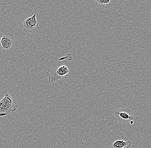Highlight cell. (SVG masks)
<instances>
[{
  "label": "cell",
  "instance_id": "6da1fadb",
  "mask_svg": "<svg viewBox=\"0 0 151 148\" xmlns=\"http://www.w3.org/2000/svg\"><path fill=\"white\" fill-rule=\"evenodd\" d=\"M112 114L118 122L123 124H128L132 121L137 119L132 108H117L113 110Z\"/></svg>",
  "mask_w": 151,
  "mask_h": 148
},
{
  "label": "cell",
  "instance_id": "7a4b0ae2",
  "mask_svg": "<svg viewBox=\"0 0 151 148\" xmlns=\"http://www.w3.org/2000/svg\"><path fill=\"white\" fill-rule=\"evenodd\" d=\"M18 105L14 97L6 94L0 102V116L4 117L17 109Z\"/></svg>",
  "mask_w": 151,
  "mask_h": 148
},
{
  "label": "cell",
  "instance_id": "3957f363",
  "mask_svg": "<svg viewBox=\"0 0 151 148\" xmlns=\"http://www.w3.org/2000/svg\"><path fill=\"white\" fill-rule=\"evenodd\" d=\"M68 68L65 65L48 69L46 74L49 77V82L53 83L58 81L62 78H66L69 73Z\"/></svg>",
  "mask_w": 151,
  "mask_h": 148
},
{
  "label": "cell",
  "instance_id": "277c9868",
  "mask_svg": "<svg viewBox=\"0 0 151 148\" xmlns=\"http://www.w3.org/2000/svg\"><path fill=\"white\" fill-rule=\"evenodd\" d=\"M36 16V14H35L28 18L22 23V28L26 33H31L37 29L39 24Z\"/></svg>",
  "mask_w": 151,
  "mask_h": 148
},
{
  "label": "cell",
  "instance_id": "5b68a950",
  "mask_svg": "<svg viewBox=\"0 0 151 148\" xmlns=\"http://www.w3.org/2000/svg\"><path fill=\"white\" fill-rule=\"evenodd\" d=\"M15 38L12 34L7 33L4 34L1 37V40L2 48L4 50H7L11 48L14 42Z\"/></svg>",
  "mask_w": 151,
  "mask_h": 148
},
{
  "label": "cell",
  "instance_id": "8992f818",
  "mask_svg": "<svg viewBox=\"0 0 151 148\" xmlns=\"http://www.w3.org/2000/svg\"><path fill=\"white\" fill-rule=\"evenodd\" d=\"M131 143L130 141L117 140L112 143V148H129L131 147Z\"/></svg>",
  "mask_w": 151,
  "mask_h": 148
},
{
  "label": "cell",
  "instance_id": "52a82bcc",
  "mask_svg": "<svg viewBox=\"0 0 151 148\" xmlns=\"http://www.w3.org/2000/svg\"><path fill=\"white\" fill-rule=\"evenodd\" d=\"M110 0H96L95 1L96 3L100 6L107 5L110 2Z\"/></svg>",
  "mask_w": 151,
  "mask_h": 148
},
{
  "label": "cell",
  "instance_id": "ba28073f",
  "mask_svg": "<svg viewBox=\"0 0 151 148\" xmlns=\"http://www.w3.org/2000/svg\"><path fill=\"white\" fill-rule=\"evenodd\" d=\"M130 124L131 125L134 124V121H131V122H130Z\"/></svg>",
  "mask_w": 151,
  "mask_h": 148
}]
</instances>
